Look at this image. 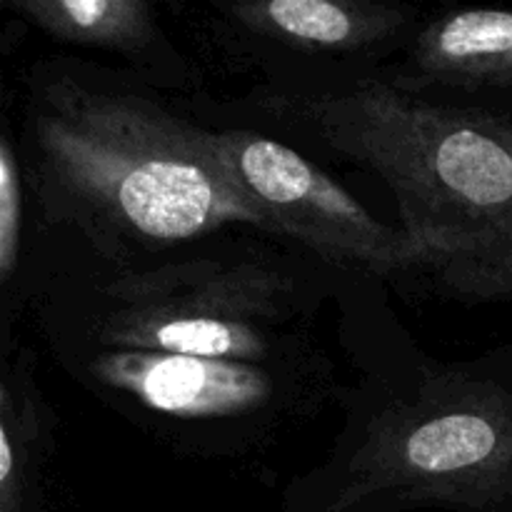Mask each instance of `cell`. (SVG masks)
Wrapping results in <instances>:
<instances>
[{"label":"cell","instance_id":"1","mask_svg":"<svg viewBox=\"0 0 512 512\" xmlns=\"http://www.w3.org/2000/svg\"><path fill=\"white\" fill-rule=\"evenodd\" d=\"M18 298L48 353L133 350L368 380L400 355L380 280L235 228L163 253L100 258L30 228ZM5 295H10V290ZM3 295V298H5Z\"/></svg>","mask_w":512,"mask_h":512},{"label":"cell","instance_id":"2","mask_svg":"<svg viewBox=\"0 0 512 512\" xmlns=\"http://www.w3.org/2000/svg\"><path fill=\"white\" fill-rule=\"evenodd\" d=\"M18 95L15 150L33 230L100 258L163 253L235 228L280 238L235 185L193 98L80 55L33 58Z\"/></svg>","mask_w":512,"mask_h":512},{"label":"cell","instance_id":"3","mask_svg":"<svg viewBox=\"0 0 512 512\" xmlns=\"http://www.w3.org/2000/svg\"><path fill=\"white\" fill-rule=\"evenodd\" d=\"M213 105L298 140L390 190L415 278L465 305L512 308V105L405 93L383 75L343 85L255 83Z\"/></svg>","mask_w":512,"mask_h":512},{"label":"cell","instance_id":"4","mask_svg":"<svg viewBox=\"0 0 512 512\" xmlns=\"http://www.w3.org/2000/svg\"><path fill=\"white\" fill-rule=\"evenodd\" d=\"M403 365L395 355L355 390L335 450L283 512H512V343Z\"/></svg>","mask_w":512,"mask_h":512},{"label":"cell","instance_id":"5","mask_svg":"<svg viewBox=\"0 0 512 512\" xmlns=\"http://www.w3.org/2000/svg\"><path fill=\"white\" fill-rule=\"evenodd\" d=\"M203 25L235 63L270 85H343L395 63L425 13L383 0H213Z\"/></svg>","mask_w":512,"mask_h":512},{"label":"cell","instance_id":"6","mask_svg":"<svg viewBox=\"0 0 512 512\" xmlns=\"http://www.w3.org/2000/svg\"><path fill=\"white\" fill-rule=\"evenodd\" d=\"M235 185L280 238L340 270L388 280L415 275L418 253L403 228L375 218L340 180L280 138L245 125H213Z\"/></svg>","mask_w":512,"mask_h":512},{"label":"cell","instance_id":"7","mask_svg":"<svg viewBox=\"0 0 512 512\" xmlns=\"http://www.w3.org/2000/svg\"><path fill=\"white\" fill-rule=\"evenodd\" d=\"M380 75L425 98L512 105V10L458 8L428 18Z\"/></svg>","mask_w":512,"mask_h":512},{"label":"cell","instance_id":"8","mask_svg":"<svg viewBox=\"0 0 512 512\" xmlns=\"http://www.w3.org/2000/svg\"><path fill=\"white\" fill-rule=\"evenodd\" d=\"M3 8L53 43L113 55L165 93H203V68L175 45L150 0H3Z\"/></svg>","mask_w":512,"mask_h":512},{"label":"cell","instance_id":"9","mask_svg":"<svg viewBox=\"0 0 512 512\" xmlns=\"http://www.w3.org/2000/svg\"><path fill=\"white\" fill-rule=\"evenodd\" d=\"M55 418L38 383L35 353L5 340L0 383V512H43Z\"/></svg>","mask_w":512,"mask_h":512},{"label":"cell","instance_id":"10","mask_svg":"<svg viewBox=\"0 0 512 512\" xmlns=\"http://www.w3.org/2000/svg\"><path fill=\"white\" fill-rule=\"evenodd\" d=\"M25 198L23 173H20L15 140L5 130L0 138V288L3 295L13 288L18 278L20 260L25 248Z\"/></svg>","mask_w":512,"mask_h":512}]
</instances>
